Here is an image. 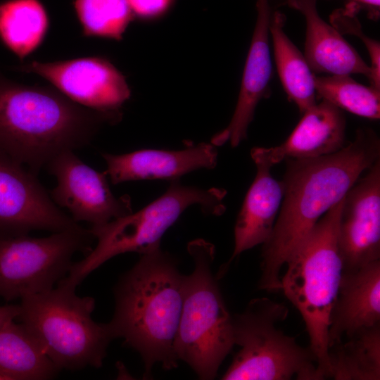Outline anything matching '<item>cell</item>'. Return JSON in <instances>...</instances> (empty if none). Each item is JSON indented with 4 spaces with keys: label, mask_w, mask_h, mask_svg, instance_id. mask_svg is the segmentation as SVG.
Wrapping results in <instances>:
<instances>
[{
    "label": "cell",
    "mask_w": 380,
    "mask_h": 380,
    "mask_svg": "<svg viewBox=\"0 0 380 380\" xmlns=\"http://www.w3.org/2000/svg\"><path fill=\"white\" fill-rule=\"evenodd\" d=\"M379 156L376 133L360 128L354 140L336 153L286 160L281 207L272 233L263 243L259 289L281 291L282 267L318 220L343 198Z\"/></svg>",
    "instance_id": "obj_1"
},
{
    "label": "cell",
    "mask_w": 380,
    "mask_h": 380,
    "mask_svg": "<svg viewBox=\"0 0 380 380\" xmlns=\"http://www.w3.org/2000/svg\"><path fill=\"white\" fill-rule=\"evenodd\" d=\"M120 114L96 111L53 87L28 86L0 72V151L37 174L60 153L87 145Z\"/></svg>",
    "instance_id": "obj_2"
},
{
    "label": "cell",
    "mask_w": 380,
    "mask_h": 380,
    "mask_svg": "<svg viewBox=\"0 0 380 380\" xmlns=\"http://www.w3.org/2000/svg\"><path fill=\"white\" fill-rule=\"evenodd\" d=\"M184 281L175 260L158 246L141 254L115 287V312L108 323L115 338H122L141 355L145 379L156 363L166 370L177 366Z\"/></svg>",
    "instance_id": "obj_3"
},
{
    "label": "cell",
    "mask_w": 380,
    "mask_h": 380,
    "mask_svg": "<svg viewBox=\"0 0 380 380\" xmlns=\"http://www.w3.org/2000/svg\"><path fill=\"white\" fill-rule=\"evenodd\" d=\"M343 198L316 223L286 262L281 290L298 310L305 324L310 346L321 379H328V331L330 314L338 295L343 264L338 229Z\"/></svg>",
    "instance_id": "obj_4"
},
{
    "label": "cell",
    "mask_w": 380,
    "mask_h": 380,
    "mask_svg": "<svg viewBox=\"0 0 380 380\" xmlns=\"http://www.w3.org/2000/svg\"><path fill=\"white\" fill-rule=\"evenodd\" d=\"M62 284L20 299V319L60 369L101 367L115 338L109 323L91 317L95 300Z\"/></svg>",
    "instance_id": "obj_5"
},
{
    "label": "cell",
    "mask_w": 380,
    "mask_h": 380,
    "mask_svg": "<svg viewBox=\"0 0 380 380\" xmlns=\"http://www.w3.org/2000/svg\"><path fill=\"white\" fill-rule=\"evenodd\" d=\"M226 191L184 186L172 180L167 191L136 213L91 227L96 244L81 260L73 262L69 272L58 283L77 286L104 262L120 254L141 255L160 246L165 232L188 208L198 205L203 213L220 215L225 210Z\"/></svg>",
    "instance_id": "obj_6"
},
{
    "label": "cell",
    "mask_w": 380,
    "mask_h": 380,
    "mask_svg": "<svg viewBox=\"0 0 380 380\" xmlns=\"http://www.w3.org/2000/svg\"><path fill=\"white\" fill-rule=\"evenodd\" d=\"M187 249L194 268L185 275L175 352L201 379H213L234 346L232 315L212 272L215 246L199 239Z\"/></svg>",
    "instance_id": "obj_7"
},
{
    "label": "cell",
    "mask_w": 380,
    "mask_h": 380,
    "mask_svg": "<svg viewBox=\"0 0 380 380\" xmlns=\"http://www.w3.org/2000/svg\"><path fill=\"white\" fill-rule=\"evenodd\" d=\"M289 310L267 298L252 299L232 315L234 345L240 350L222 376L224 380H320L310 348L277 328Z\"/></svg>",
    "instance_id": "obj_8"
},
{
    "label": "cell",
    "mask_w": 380,
    "mask_h": 380,
    "mask_svg": "<svg viewBox=\"0 0 380 380\" xmlns=\"http://www.w3.org/2000/svg\"><path fill=\"white\" fill-rule=\"evenodd\" d=\"M94 239L82 226L45 237L0 234V297L11 301L53 289L69 272L75 254L89 253Z\"/></svg>",
    "instance_id": "obj_9"
},
{
    "label": "cell",
    "mask_w": 380,
    "mask_h": 380,
    "mask_svg": "<svg viewBox=\"0 0 380 380\" xmlns=\"http://www.w3.org/2000/svg\"><path fill=\"white\" fill-rule=\"evenodd\" d=\"M15 69L43 77L71 101L99 112L121 114L120 109L131 94L125 76L101 56L34 61Z\"/></svg>",
    "instance_id": "obj_10"
},
{
    "label": "cell",
    "mask_w": 380,
    "mask_h": 380,
    "mask_svg": "<svg viewBox=\"0 0 380 380\" xmlns=\"http://www.w3.org/2000/svg\"><path fill=\"white\" fill-rule=\"evenodd\" d=\"M0 151V234L80 227L53 202L37 174Z\"/></svg>",
    "instance_id": "obj_11"
},
{
    "label": "cell",
    "mask_w": 380,
    "mask_h": 380,
    "mask_svg": "<svg viewBox=\"0 0 380 380\" xmlns=\"http://www.w3.org/2000/svg\"><path fill=\"white\" fill-rule=\"evenodd\" d=\"M46 167L57 182L49 193L52 200L66 208L75 222L99 226L132 212L130 197L115 196L106 172L85 164L74 151L60 153Z\"/></svg>",
    "instance_id": "obj_12"
},
{
    "label": "cell",
    "mask_w": 380,
    "mask_h": 380,
    "mask_svg": "<svg viewBox=\"0 0 380 380\" xmlns=\"http://www.w3.org/2000/svg\"><path fill=\"white\" fill-rule=\"evenodd\" d=\"M343 197L338 229L343 272L380 260V158Z\"/></svg>",
    "instance_id": "obj_13"
},
{
    "label": "cell",
    "mask_w": 380,
    "mask_h": 380,
    "mask_svg": "<svg viewBox=\"0 0 380 380\" xmlns=\"http://www.w3.org/2000/svg\"><path fill=\"white\" fill-rule=\"evenodd\" d=\"M257 19L246 61L236 106L229 124L211 139L214 146L236 147L247 137L259 101L268 94L272 63L269 46L272 18L269 0H257Z\"/></svg>",
    "instance_id": "obj_14"
},
{
    "label": "cell",
    "mask_w": 380,
    "mask_h": 380,
    "mask_svg": "<svg viewBox=\"0 0 380 380\" xmlns=\"http://www.w3.org/2000/svg\"><path fill=\"white\" fill-rule=\"evenodd\" d=\"M106 174L113 184L144 179H179L200 169L214 168L217 151L212 144L177 151L141 149L124 154L103 153Z\"/></svg>",
    "instance_id": "obj_15"
},
{
    "label": "cell",
    "mask_w": 380,
    "mask_h": 380,
    "mask_svg": "<svg viewBox=\"0 0 380 380\" xmlns=\"http://www.w3.org/2000/svg\"><path fill=\"white\" fill-rule=\"evenodd\" d=\"M346 118L341 109L323 100L303 113L290 136L279 146L255 147L272 167L287 159H308L336 153L346 145Z\"/></svg>",
    "instance_id": "obj_16"
},
{
    "label": "cell",
    "mask_w": 380,
    "mask_h": 380,
    "mask_svg": "<svg viewBox=\"0 0 380 380\" xmlns=\"http://www.w3.org/2000/svg\"><path fill=\"white\" fill-rule=\"evenodd\" d=\"M380 324V260L343 272L332 308L328 346L364 327Z\"/></svg>",
    "instance_id": "obj_17"
},
{
    "label": "cell",
    "mask_w": 380,
    "mask_h": 380,
    "mask_svg": "<svg viewBox=\"0 0 380 380\" xmlns=\"http://www.w3.org/2000/svg\"><path fill=\"white\" fill-rule=\"evenodd\" d=\"M257 172L250 186L234 226V248L229 261L270 237L284 196L282 182L271 174L272 167L265 160L251 153Z\"/></svg>",
    "instance_id": "obj_18"
},
{
    "label": "cell",
    "mask_w": 380,
    "mask_h": 380,
    "mask_svg": "<svg viewBox=\"0 0 380 380\" xmlns=\"http://www.w3.org/2000/svg\"><path fill=\"white\" fill-rule=\"evenodd\" d=\"M287 4L305 19L304 56L312 71L331 75L362 74L369 80V65L342 34L319 16L317 0H287Z\"/></svg>",
    "instance_id": "obj_19"
},
{
    "label": "cell",
    "mask_w": 380,
    "mask_h": 380,
    "mask_svg": "<svg viewBox=\"0 0 380 380\" xmlns=\"http://www.w3.org/2000/svg\"><path fill=\"white\" fill-rule=\"evenodd\" d=\"M14 320L0 328V374L6 380H46L54 377L60 369L27 328Z\"/></svg>",
    "instance_id": "obj_20"
},
{
    "label": "cell",
    "mask_w": 380,
    "mask_h": 380,
    "mask_svg": "<svg viewBox=\"0 0 380 380\" xmlns=\"http://www.w3.org/2000/svg\"><path fill=\"white\" fill-rule=\"evenodd\" d=\"M285 15L276 11L270 24L275 62L283 87L289 99L300 113L315 105V75L304 55L284 31Z\"/></svg>",
    "instance_id": "obj_21"
},
{
    "label": "cell",
    "mask_w": 380,
    "mask_h": 380,
    "mask_svg": "<svg viewBox=\"0 0 380 380\" xmlns=\"http://www.w3.org/2000/svg\"><path fill=\"white\" fill-rule=\"evenodd\" d=\"M328 378L336 380L380 379V324L364 327L328 348Z\"/></svg>",
    "instance_id": "obj_22"
},
{
    "label": "cell",
    "mask_w": 380,
    "mask_h": 380,
    "mask_svg": "<svg viewBox=\"0 0 380 380\" xmlns=\"http://www.w3.org/2000/svg\"><path fill=\"white\" fill-rule=\"evenodd\" d=\"M49 28V15L39 0L0 3V41L20 61L42 45Z\"/></svg>",
    "instance_id": "obj_23"
},
{
    "label": "cell",
    "mask_w": 380,
    "mask_h": 380,
    "mask_svg": "<svg viewBox=\"0 0 380 380\" xmlns=\"http://www.w3.org/2000/svg\"><path fill=\"white\" fill-rule=\"evenodd\" d=\"M316 94L341 110L358 116L380 118V89L362 85L350 75L315 77Z\"/></svg>",
    "instance_id": "obj_24"
},
{
    "label": "cell",
    "mask_w": 380,
    "mask_h": 380,
    "mask_svg": "<svg viewBox=\"0 0 380 380\" xmlns=\"http://www.w3.org/2000/svg\"><path fill=\"white\" fill-rule=\"evenodd\" d=\"M82 35L121 40L134 15L127 0H75Z\"/></svg>",
    "instance_id": "obj_25"
},
{
    "label": "cell",
    "mask_w": 380,
    "mask_h": 380,
    "mask_svg": "<svg viewBox=\"0 0 380 380\" xmlns=\"http://www.w3.org/2000/svg\"><path fill=\"white\" fill-rule=\"evenodd\" d=\"M360 11L355 5L348 3L345 8L335 10L330 15L331 25L341 34L357 37L364 43L371 61V86L380 89V43L367 37L362 30L357 14Z\"/></svg>",
    "instance_id": "obj_26"
},
{
    "label": "cell",
    "mask_w": 380,
    "mask_h": 380,
    "mask_svg": "<svg viewBox=\"0 0 380 380\" xmlns=\"http://www.w3.org/2000/svg\"><path fill=\"white\" fill-rule=\"evenodd\" d=\"M134 15L144 20L154 19L165 14L173 0H127Z\"/></svg>",
    "instance_id": "obj_27"
},
{
    "label": "cell",
    "mask_w": 380,
    "mask_h": 380,
    "mask_svg": "<svg viewBox=\"0 0 380 380\" xmlns=\"http://www.w3.org/2000/svg\"><path fill=\"white\" fill-rule=\"evenodd\" d=\"M348 3L355 5L360 10L367 11L370 19L376 20L380 15V0H348Z\"/></svg>",
    "instance_id": "obj_28"
},
{
    "label": "cell",
    "mask_w": 380,
    "mask_h": 380,
    "mask_svg": "<svg viewBox=\"0 0 380 380\" xmlns=\"http://www.w3.org/2000/svg\"><path fill=\"white\" fill-rule=\"evenodd\" d=\"M20 312V305L0 306V328L8 322L17 319Z\"/></svg>",
    "instance_id": "obj_29"
},
{
    "label": "cell",
    "mask_w": 380,
    "mask_h": 380,
    "mask_svg": "<svg viewBox=\"0 0 380 380\" xmlns=\"http://www.w3.org/2000/svg\"><path fill=\"white\" fill-rule=\"evenodd\" d=\"M0 380H6V379L0 374Z\"/></svg>",
    "instance_id": "obj_30"
}]
</instances>
